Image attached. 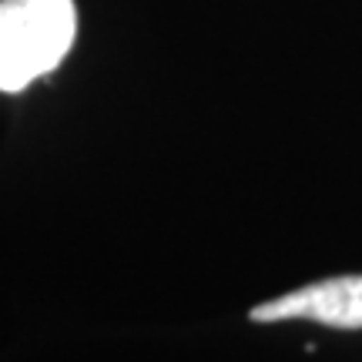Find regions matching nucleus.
Returning <instances> with one entry per match:
<instances>
[{"mask_svg":"<svg viewBox=\"0 0 362 362\" xmlns=\"http://www.w3.org/2000/svg\"><path fill=\"white\" fill-rule=\"evenodd\" d=\"M78 37L74 0H0V90L51 74Z\"/></svg>","mask_w":362,"mask_h":362,"instance_id":"nucleus-1","label":"nucleus"},{"mask_svg":"<svg viewBox=\"0 0 362 362\" xmlns=\"http://www.w3.org/2000/svg\"><path fill=\"white\" fill-rule=\"evenodd\" d=\"M255 322H282V319H312L329 329H362V275H339L322 282L302 285L282 298L262 302L248 312Z\"/></svg>","mask_w":362,"mask_h":362,"instance_id":"nucleus-2","label":"nucleus"}]
</instances>
